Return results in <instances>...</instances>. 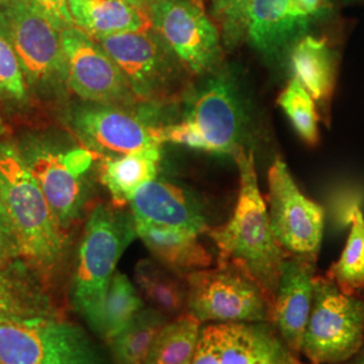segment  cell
Here are the masks:
<instances>
[{
	"instance_id": "6da1fadb",
	"label": "cell",
	"mask_w": 364,
	"mask_h": 364,
	"mask_svg": "<svg viewBox=\"0 0 364 364\" xmlns=\"http://www.w3.org/2000/svg\"><path fill=\"white\" fill-rule=\"evenodd\" d=\"M239 170V195L232 216L210 227L207 235L218 248V263H230L257 281L274 301L287 254L278 243L260 195L254 153L242 149L234 156Z\"/></svg>"
},
{
	"instance_id": "7a4b0ae2",
	"label": "cell",
	"mask_w": 364,
	"mask_h": 364,
	"mask_svg": "<svg viewBox=\"0 0 364 364\" xmlns=\"http://www.w3.org/2000/svg\"><path fill=\"white\" fill-rule=\"evenodd\" d=\"M0 208L22 258L49 282L65 259L64 231L25 158L9 144L0 146Z\"/></svg>"
},
{
	"instance_id": "3957f363",
	"label": "cell",
	"mask_w": 364,
	"mask_h": 364,
	"mask_svg": "<svg viewBox=\"0 0 364 364\" xmlns=\"http://www.w3.org/2000/svg\"><path fill=\"white\" fill-rule=\"evenodd\" d=\"M138 237L131 210L115 204L92 209L78 247L69 299L72 308L99 335L105 294L126 248Z\"/></svg>"
},
{
	"instance_id": "277c9868",
	"label": "cell",
	"mask_w": 364,
	"mask_h": 364,
	"mask_svg": "<svg viewBox=\"0 0 364 364\" xmlns=\"http://www.w3.org/2000/svg\"><path fill=\"white\" fill-rule=\"evenodd\" d=\"M245 130V108L235 80L215 70L189 90L181 120L159 126L156 135L162 144L235 156L243 149Z\"/></svg>"
},
{
	"instance_id": "5b68a950",
	"label": "cell",
	"mask_w": 364,
	"mask_h": 364,
	"mask_svg": "<svg viewBox=\"0 0 364 364\" xmlns=\"http://www.w3.org/2000/svg\"><path fill=\"white\" fill-rule=\"evenodd\" d=\"M364 347V299L316 275L301 355L312 364H343Z\"/></svg>"
},
{
	"instance_id": "8992f818",
	"label": "cell",
	"mask_w": 364,
	"mask_h": 364,
	"mask_svg": "<svg viewBox=\"0 0 364 364\" xmlns=\"http://www.w3.org/2000/svg\"><path fill=\"white\" fill-rule=\"evenodd\" d=\"M188 313L205 324L272 323L273 301L257 281L230 263L191 273Z\"/></svg>"
},
{
	"instance_id": "52a82bcc",
	"label": "cell",
	"mask_w": 364,
	"mask_h": 364,
	"mask_svg": "<svg viewBox=\"0 0 364 364\" xmlns=\"http://www.w3.org/2000/svg\"><path fill=\"white\" fill-rule=\"evenodd\" d=\"M99 42L122 69L139 102L153 103L191 90L188 81L193 76L153 27Z\"/></svg>"
},
{
	"instance_id": "ba28073f",
	"label": "cell",
	"mask_w": 364,
	"mask_h": 364,
	"mask_svg": "<svg viewBox=\"0 0 364 364\" xmlns=\"http://www.w3.org/2000/svg\"><path fill=\"white\" fill-rule=\"evenodd\" d=\"M0 364H105L91 336L60 317L0 323Z\"/></svg>"
},
{
	"instance_id": "9c48e42d",
	"label": "cell",
	"mask_w": 364,
	"mask_h": 364,
	"mask_svg": "<svg viewBox=\"0 0 364 364\" xmlns=\"http://www.w3.org/2000/svg\"><path fill=\"white\" fill-rule=\"evenodd\" d=\"M149 14L153 28L193 77L218 70L223 55L220 28L201 0H156Z\"/></svg>"
},
{
	"instance_id": "30bf717a",
	"label": "cell",
	"mask_w": 364,
	"mask_h": 364,
	"mask_svg": "<svg viewBox=\"0 0 364 364\" xmlns=\"http://www.w3.org/2000/svg\"><path fill=\"white\" fill-rule=\"evenodd\" d=\"M269 218L287 255L317 262L326 227V209L299 191L287 162L275 158L267 173Z\"/></svg>"
},
{
	"instance_id": "8fae6325",
	"label": "cell",
	"mask_w": 364,
	"mask_h": 364,
	"mask_svg": "<svg viewBox=\"0 0 364 364\" xmlns=\"http://www.w3.org/2000/svg\"><path fill=\"white\" fill-rule=\"evenodd\" d=\"M0 31L13 46L30 84L66 80L61 31L25 0L0 3Z\"/></svg>"
},
{
	"instance_id": "7c38bea8",
	"label": "cell",
	"mask_w": 364,
	"mask_h": 364,
	"mask_svg": "<svg viewBox=\"0 0 364 364\" xmlns=\"http://www.w3.org/2000/svg\"><path fill=\"white\" fill-rule=\"evenodd\" d=\"M61 42L66 81L82 100L123 107L139 102L124 73L99 41L75 26L61 31Z\"/></svg>"
},
{
	"instance_id": "4fadbf2b",
	"label": "cell",
	"mask_w": 364,
	"mask_h": 364,
	"mask_svg": "<svg viewBox=\"0 0 364 364\" xmlns=\"http://www.w3.org/2000/svg\"><path fill=\"white\" fill-rule=\"evenodd\" d=\"M192 364L306 363L272 323H231L203 326Z\"/></svg>"
},
{
	"instance_id": "5bb4252c",
	"label": "cell",
	"mask_w": 364,
	"mask_h": 364,
	"mask_svg": "<svg viewBox=\"0 0 364 364\" xmlns=\"http://www.w3.org/2000/svg\"><path fill=\"white\" fill-rule=\"evenodd\" d=\"M95 154L88 149L55 151L36 147L23 156L61 230L77 220L85 203V174Z\"/></svg>"
},
{
	"instance_id": "9a60e30c",
	"label": "cell",
	"mask_w": 364,
	"mask_h": 364,
	"mask_svg": "<svg viewBox=\"0 0 364 364\" xmlns=\"http://www.w3.org/2000/svg\"><path fill=\"white\" fill-rule=\"evenodd\" d=\"M158 127L123 105L92 103L78 108L73 117V129L85 149L105 158L162 146L156 135Z\"/></svg>"
},
{
	"instance_id": "2e32d148",
	"label": "cell",
	"mask_w": 364,
	"mask_h": 364,
	"mask_svg": "<svg viewBox=\"0 0 364 364\" xmlns=\"http://www.w3.org/2000/svg\"><path fill=\"white\" fill-rule=\"evenodd\" d=\"M129 205L134 220L139 223L177 228L198 236L210 230L205 204L196 193L173 182L156 178L144 183Z\"/></svg>"
},
{
	"instance_id": "e0dca14e",
	"label": "cell",
	"mask_w": 364,
	"mask_h": 364,
	"mask_svg": "<svg viewBox=\"0 0 364 364\" xmlns=\"http://www.w3.org/2000/svg\"><path fill=\"white\" fill-rule=\"evenodd\" d=\"M314 279L316 262L287 255L274 296L272 324L299 356L312 311Z\"/></svg>"
},
{
	"instance_id": "ac0fdd59",
	"label": "cell",
	"mask_w": 364,
	"mask_h": 364,
	"mask_svg": "<svg viewBox=\"0 0 364 364\" xmlns=\"http://www.w3.org/2000/svg\"><path fill=\"white\" fill-rule=\"evenodd\" d=\"M48 279L19 258L0 264V323L60 317Z\"/></svg>"
},
{
	"instance_id": "d6986e66",
	"label": "cell",
	"mask_w": 364,
	"mask_h": 364,
	"mask_svg": "<svg viewBox=\"0 0 364 364\" xmlns=\"http://www.w3.org/2000/svg\"><path fill=\"white\" fill-rule=\"evenodd\" d=\"M311 22L296 0H250L246 39L260 54L274 57L304 37Z\"/></svg>"
},
{
	"instance_id": "ffe728a7",
	"label": "cell",
	"mask_w": 364,
	"mask_h": 364,
	"mask_svg": "<svg viewBox=\"0 0 364 364\" xmlns=\"http://www.w3.org/2000/svg\"><path fill=\"white\" fill-rule=\"evenodd\" d=\"M135 228L154 259L182 278L213 264V255L198 235L139 221H135Z\"/></svg>"
},
{
	"instance_id": "44dd1931",
	"label": "cell",
	"mask_w": 364,
	"mask_h": 364,
	"mask_svg": "<svg viewBox=\"0 0 364 364\" xmlns=\"http://www.w3.org/2000/svg\"><path fill=\"white\" fill-rule=\"evenodd\" d=\"M75 26L96 41L151 28L149 9L130 0H68Z\"/></svg>"
},
{
	"instance_id": "7402d4cb",
	"label": "cell",
	"mask_w": 364,
	"mask_h": 364,
	"mask_svg": "<svg viewBox=\"0 0 364 364\" xmlns=\"http://www.w3.org/2000/svg\"><path fill=\"white\" fill-rule=\"evenodd\" d=\"M289 58L293 76L317 105L328 107L336 82V54L328 41L304 36L290 48Z\"/></svg>"
},
{
	"instance_id": "603a6c76",
	"label": "cell",
	"mask_w": 364,
	"mask_h": 364,
	"mask_svg": "<svg viewBox=\"0 0 364 364\" xmlns=\"http://www.w3.org/2000/svg\"><path fill=\"white\" fill-rule=\"evenodd\" d=\"M161 147L150 146L124 156L105 158L100 180L109 192L112 204L124 207L144 183L156 180L161 164Z\"/></svg>"
},
{
	"instance_id": "cb8c5ba5",
	"label": "cell",
	"mask_w": 364,
	"mask_h": 364,
	"mask_svg": "<svg viewBox=\"0 0 364 364\" xmlns=\"http://www.w3.org/2000/svg\"><path fill=\"white\" fill-rule=\"evenodd\" d=\"M134 284L146 305L176 318L188 313L186 279L170 272L156 259L141 260L134 273Z\"/></svg>"
},
{
	"instance_id": "d4e9b609",
	"label": "cell",
	"mask_w": 364,
	"mask_h": 364,
	"mask_svg": "<svg viewBox=\"0 0 364 364\" xmlns=\"http://www.w3.org/2000/svg\"><path fill=\"white\" fill-rule=\"evenodd\" d=\"M169 320L164 313L146 305L127 326L107 341L115 364H144L156 335Z\"/></svg>"
},
{
	"instance_id": "484cf974",
	"label": "cell",
	"mask_w": 364,
	"mask_h": 364,
	"mask_svg": "<svg viewBox=\"0 0 364 364\" xmlns=\"http://www.w3.org/2000/svg\"><path fill=\"white\" fill-rule=\"evenodd\" d=\"M203 324L189 313L170 318L159 331L144 364H192Z\"/></svg>"
},
{
	"instance_id": "4316f807",
	"label": "cell",
	"mask_w": 364,
	"mask_h": 364,
	"mask_svg": "<svg viewBox=\"0 0 364 364\" xmlns=\"http://www.w3.org/2000/svg\"><path fill=\"white\" fill-rule=\"evenodd\" d=\"M146 306L141 293L126 274L117 272L105 294L99 336L105 341L114 338Z\"/></svg>"
},
{
	"instance_id": "83f0119b",
	"label": "cell",
	"mask_w": 364,
	"mask_h": 364,
	"mask_svg": "<svg viewBox=\"0 0 364 364\" xmlns=\"http://www.w3.org/2000/svg\"><path fill=\"white\" fill-rule=\"evenodd\" d=\"M326 277L347 294H360L363 291L364 215L362 208L355 212L346 247L340 258L329 267Z\"/></svg>"
},
{
	"instance_id": "f1b7e54d",
	"label": "cell",
	"mask_w": 364,
	"mask_h": 364,
	"mask_svg": "<svg viewBox=\"0 0 364 364\" xmlns=\"http://www.w3.org/2000/svg\"><path fill=\"white\" fill-rule=\"evenodd\" d=\"M291 126L308 144H316L318 141V114L316 102L311 93L299 82L297 77L290 78L287 87L277 100Z\"/></svg>"
},
{
	"instance_id": "f546056e",
	"label": "cell",
	"mask_w": 364,
	"mask_h": 364,
	"mask_svg": "<svg viewBox=\"0 0 364 364\" xmlns=\"http://www.w3.org/2000/svg\"><path fill=\"white\" fill-rule=\"evenodd\" d=\"M248 4L250 0H212V18L225 48L235 49L246 39Z\"/></svg>"
},
{
	"instance_id": "4dcf8cb0",
	"label": "cell",
	"mask_w": 364,
	"mask_h": 364,
	"mask_svg": "<svg viewBox=\"0 0 364 364\" xmlns=\"http://www.w3.org/2000/svg\"><path fill=\"white\" fill-rule=\"evenodd\" d=\"M26 92V77L18 55L0 31V96L11 100H23Z\"/></svg>"
},
{
	"instance_id": "1f68e13d",
	"label": "cell",
	"mask_w": 364,
	"mask_h": 364,
	"mask_svg": "<svg viewBox=\"0 0 364 364\" xmlns=\"http://www.w3.org/2000/svg\"><path fill=\"white\" fill-rule=\"evenodd\" d=\"M37 13L46 18L60 31L75 27L68 0H25Z\"/></svg>"
},
{
	"instance_id": "d6a6232c",
	"label": "cell",
	"mask_w": 364,
	"mask_h": 364,
	"mask_svg": "<svg viewBox=\"0 0 364 364\" xmlns=\"http://www.w3.org/2000/svg\"><path fill=\"white\" fill-rule=\"evenodd\" d=\"M360 209V197L355 193L338 195L332 201V221L335 227L351 225L355 212Z\"/></svg>"
},
{
	"instance_id": "836d02e7",
	"label": "cell",
	"mask_w": 364,
	"mask_h": 364,
	"mask_svg": "<svg viewBox=\"0 0 364 364\" xmlns=\"http://www.w3.org/2000/svg\"><path fill=\"white\" fill-rule=\"evenodd\" d=\"M22 258L13 230L0 208V264Z\"/></svg>"
},
{
	"instance_id": "e575fe53",
	"label": "cell",
	"mask_w": 364,
	"mask_h": 364,
	"mask_svg": "<svg viewBox=\"0 0 364 364\" xmlns=\"http://www.w3.org/2000/svg\"><path fill=\"white\" fill-rule=\"evenodd\" d=\"M299 9L306 14L311 21L323 19L333 9V0H296Z\"/></svg>"
},
{
	"instance_id": "d590c367",
	"label": "cell",
	"mask_w": 364,
	"mask_h": 364,
	"mask_svg": "<svg viewBox=\"0 0 364 364\" xmlns=\"http://www.w3.org/2000/svg\"><path fill=\"white\" fill-rule=\"evenodd\" d=\"M343 364H364V347L353 358Z\"/></svg>"
},
{
	"instance_id": "8d00e7d4",
	"label": "cell",
	"mask_w": 364,
	"mask_h": 364,
	"mask_svg": "<svg viewBox=\"0 0 364 364\" xmlns=\"http://www.w3.org/2000/svg\"><path fill=\"white\" fill-rule=\"evenodd\" d=\"M132 3H136V4H141V6H144L146 9H149L156 0H130Z\"/></svg>"
},
{
	"instance_id": "74e56055",
	"label": "cell",
	"mask_w": 364,
	"mask_h": 364,
	"mask_svg": "<svg viewBox=\"0 0 364 364\" xmlns=\"http://www.w3.org/2000/svg\"><path fill=\"white\" fill-rule=\"evenodd\" d=\"M346 3H364V0H344Z\"/></svg>"
},
{
	"instance_id": "f35d334b",
	"label": "cell",
	"mask_w": 364,
	"mask_h": 364,
	"mask_svg": "<svg viewBox=\"0 0 364 364\" xmlns=\"http://www.w3.org/2000/svg\"><path fill=\"white\" fill-rule=\"evenodd\" d=\"M360 294H362V296H363V299H364V290H363V291H362V293H360Z\"/></svg>"
},
{
	"instance_id": "ab89813d",
	"label": "cell",
	"mask_w": 364,
	"mask_h": 364,
	"mask_svg": "<svg viewBox=\"0 0 364 364\" xmlns=\"http://www.w3.org/2000/svg\"><path fill=\"white\" fill-rule=\"evenodd\" d=\"M3 1H6V0H0V3H3Z\"/></svg>"
}]
</instances>
